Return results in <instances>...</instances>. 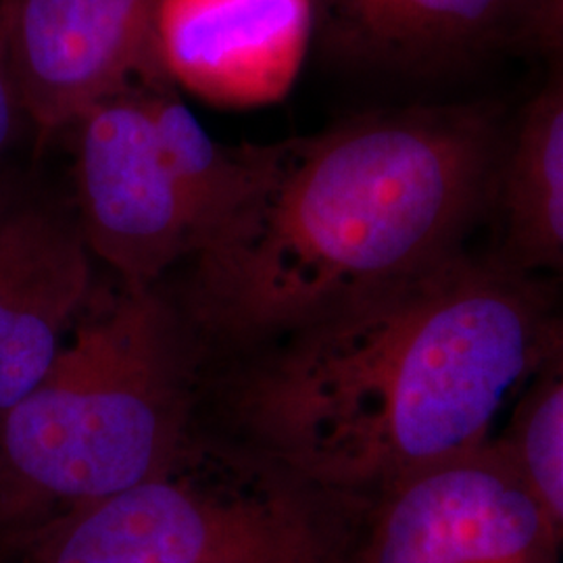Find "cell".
Returning a JSON list of instances; mask_svg holds the SVG:
<instances>
[{
  "label": "cell",
  "mask_w": 563,
  "mask_h": 563,
  "mask_svg": "<svg viewBox=\"0 0 563 563\" xmlns=\"http://www.w3.org/2000/svg\"><path fill=\"white\" fill-rule=\"evenodd\" d=\"M544 59L543 84L507 134L493 213L505 257L563 286V55Z\"/></svg>",
  "instance_id": "11"
},
{
  "label": "cell",
  "mask_w": 563,
  "mask_h": 563,
  "mask_svg": "<svg viewBox=\"0 0 563 563\" xmlns=\"http://www.w3.org/2000/svg\"><path fill=\"white\" fill-rule=\"evenodd\" d=\"M155 9L157 0H15L11 65L36 153L136 76L157 80Z\"/></svg>",
  "instance_id": "8"
},
{
  "label": "cell",
  "mask_w": 563,
  "mask_h": 563,
  "mask_svg": "<svg viewBox=\"0 0 563 563\" xmlns=\"http://www.w3.org/2000/svg\"><path fill=\"white\" fill-rule=\"evenodd\" d=\"M341 563H563L549 514L504 443L346 497Z\"/></svg>",
  "instance_id": "6"
},
{
  "label": "cell",
  "mask_w": 563,
  "mask_h": 563,
  "mask_svg": "<svg viewBox=\"0 0 563 563\" xmlns=\"http://www.w3.org/2000/svg\"><path fill=\"white\" fill-rule=\"evenodd\" d=\"M313 41V0H157L153 74L218 107H260L288 95Z\"/></svg>",
  "instance_id": "9"
},
{
  "label": "cell",
  "mask_w": 563,
  "mask_h": 563,
  "mask_svg": "<svg viewBox=\"0 0 563 563\" xmlns=\"http://www.w3.org/2000/svg\"><path fill=\"white\" fill-rule=\"evenodd\" d=\"M0 172H2V169H0Z\"/></svg>",
  "instance_id": "15"
},
{
  "label": "cell",
  "mask_w": 563,
  "mask_h": 563,
  "mask_svg": "<svg viewBox=\"0 0 563 563\" xmlns=\"http://www.w3.org/2000/svg\"><path fill=\"white\" fill-rule=\"evenodd\" d=\"M76 207L0 172V416L57 360L95 297Z\"/></svg>",
  "instance_id": "7"
},
{
  "label": "cell",
  "mask_w": 563,
  "mask_h": 563,
  "mask_svg": "<svg viewBox=\"0 0 563 563\" xmlns=\"http://www.w3.org/2000/svg\"><path fill=\"white\" fill-rule=\"evenodd\" d=\"M76 132V213L121 284L155 286L216 241L244 201L253 144L216 141L157 81L90 107Z\"/></svg>",
  "instance_id": "5"
},
{
  "label": "cell",
  "mask_w": 563,
  "mask_h": 563,
  "mask_svg": "<svg viewBox=\"0 0 563 563\" xmlns=\"http://www.w3.org/2000/svg\"><path fill=\"white\" fill-rule=\"evenodd\" d=\"M15 0H0V159L20 141L21 132L30 128L21 107L18 84L11 65V18Z\"/></svg>",
  "instance_id": "13"
},
{
  "label": "cell",
  "mask_w": 563,
  "mask_h": 563,
  "mask_svg": "<svg viewBox=\"0 0 563 563\" xmlns=\"http://www.w3.org/2000/svg\"><path fill=\"white\" fill-rule=\"evenodd\" d=\"M344 530L341 497L188 439L162 474L0 543V563H341Z\"/></svg>",
  "instance_id": "4"
},
{
  "label": "cell",
  "mask_w": 563,
  "mask_h": 563,
  "mask_svg": "<svg viewBox=\"0 0 563 563\" xmlns=\"http://www.w3.org/2000/svg\"><path fill=\"white\" fill-rule=\"evenodd\" d=\"M505 142L501 107L472 101L253 144L244 201L192 260L186 320L269 344L462 249L495 209Z\"/></svg>",
  "instance_id": "2"
},
{
  "label": "cell",
  "mask_w": 563,
  "mask_h": 563,
  "mask_svg": "<svg viewBox=\"0 0 563 563\" xmlns=\"http://www.w3.org/2000/svg\"><path fill=\"white\" fill-rule=\"evenodd\" d=\"M562 342V284L465 244L269 342L230 407L253 453L365 497L493 439Z\"/></svg>",
  "instance_id": "1"
},
{
  "label": "cell",
  "mask_w": 563,
  "mask_h": 563,
  "mask_svg": "<svg viewBox=\"0 0 563 563\" xmlns=\"http://www.w3.org/2000/svg\"><path fill=\"white\" fill-rule=\"evenodd\" d=\"M530 0H313L323 53L360 69L432 76L514 46Z\"/></svg>",
  "instance_id": "10"
},
{
  "label": "cell",
  "mask_w": 563,
  "mask_h": 563,
  "mask_svg": "<svg viewBox=\"0 0 563 563\" xmlns=\"http://www.w3.org/2000/svg\"><path fill=\"white\" fill-rule=\"evenodd\" d=\"M497 439L563 544V342L523 384L514 416Z\"/></svg>",
  "instance_id": "12"
},
{
  "label": "cell",
  "mask_w": 563,
  "mask_h": 563,
  "mask_svg": "<svg viewBox=\"0 0 563 563\" xmlns=\"http://www.w3.org/2000/svg\"><path fill=\"white\" fill-rule=\"evenodd\" d=\"M514 46L543 57L563 55V0H530Z\"/></svg>",
  "instance_id": "14"
},
{
  "label": "cell",
  "mask_w": 563,
  "mask_h": 563,
  "mask_svg": "<svg viewBox=\"0 0 563 563\" xmlns=\"http://www.w3.org/2000/svg\"><path fill=\"white\" fill-rule=\"evenodd\" d=\"M92 299L0 416V543L162 474L190 439V322L157 286Z\"/></svg>",
  "instance_id": "3"
}]
</instances>
